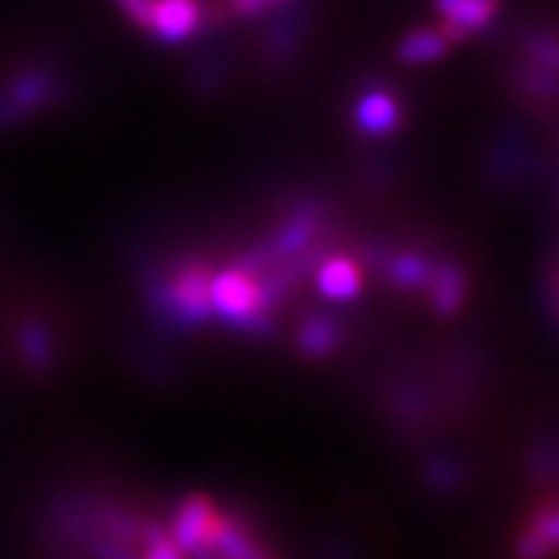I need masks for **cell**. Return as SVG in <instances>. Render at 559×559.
<instances>
[{"label": "cell", "instance_id": "obj_1", "mask_svg": "<svg viewBox=\"0 0 559 559\" xmlns=\"http://www.w3.org/2000/svg\"><path fill=\"white\" fill-rule=\"evenodd\" d=\"M209 305L234 326H252V323H261L264 289L252 271L230 267L209 283Z\"/></svg>", "mask_w": 559, "mask_h": 559}, {"label": "cell", "instance_id": "obj_2", "mask_svg": "<svg viewBox=\"0 0 559 559\" xmlns=\"http://www.w3.org/2000/svg\"><path fill=\"white\" fill-rule=\"evenodd\" d=\"M224 522L218 513L212 510V503L202 498V495H193L187 498L178 507L175 520H171V532L168 538L178 547L180 554H200V550H215V544L221 538V528Z\"/></svg>", "mask_w": 559, "mask_h": 559}, {"label": "cell", "instance_id": "obj_3", "mask_svg": "<svg viewBox=\"0 0 559 559\" xmlns=\"http://www.w3.org/2000/svg\"><path fill=\"white\" fill-rule=\"evenodd\" d=\"M209 283L205 267L202 264H187L171 277V289H168V305L175 311V318L187 320V323H200L209 318L212 305H209Z\"/></svg>", "mask_w": 559, "mask_h": 559}, {"label": "cell", "instance_id": "obj_4", "mask_svg": "<svg viewBox=\"0 0 559 559\" xmlns=\"http://www.w3.org/2000/svg\"><path fill=\"white\" fill-rule=\"evenodd\" d=\"M559 554V503H544L532 513L516 538V559H554Z\"/></svg>", "mask_w": 559, "mask_h": 559}, {"label": "cell", "instance_id": "obj_5", "mask_svg": "<svg viewBox=\"0 0 559 559\" xmlns=\"http://www.w3.org/2000/svg\"><path fill=\"white\" fill-rule=\"evenodd\" d=\"M441 13V38L460 40L473 32L485 28L488 22L498 16V3H481V0H451V3H439Z\"/></svg>", "mask_w": 559, "mask_h": 559}, {"label": "cell", "instance_id": "obj_6", "mask_svg": "<svg viewBox=\"0 0 559 559\" xmlns=\"http://www.w3.org/2000/svg\"><path fill=\"white\" fill-rule=\"evenodd\" d=\"M355 121L358 131H364L367 138H389L401 128V106L392 94L382 91H370L364 94L355 109Z\"/></svg>", "mask_w": 559, "mask_h": 559}, {"label": "cell", "instance_id": "obj_7", "mask_svg": "<svg viewBox=\"0 0 559 559\" xmlns=\"http://www.w3.org/2000/svg\"><path fill=\"white\" fill-rule=\"evenodd\" d=\"M466 289H469V280L463 274L460 264H444L439 271H432L429 277V301H432V311L441 318H451L457 314L466 301Z\"/></svg>", "mask_w": 559, "mask_h": 559}, {"label": "cell", "instance_id": "obj_8", "mask_svg": "<svg viewBox=\"0 0 559 559\" xmlns=\"http://www.w3.org/2000/svg\"><path fill=\"white\" fill-rule=\"evenodd\" d=\"M202 20V10L197 3H159L153 7V22H150V32H156L165 44H178L183 40Z\"/></svg>", "mask_w": 559, "mask_h": 559}, {"label": "cell", "instance_id": "obj_9", "mask_svg": "<svg viewBox=\"0 0 559 559\" xmlns=\"http://www.w3.org/2000/svg\"><path fill=\"white\" fill-rule=\"evenodd\" d=\"M318 289L326 299H355L360 293V271L345 259L326 261L318 271Z\"/></svg>", "mask_w": 559, "mask_h": 559}, {"label": "cell", "instance_id": "obj_10", "mask_svg": "<svg viewBox=\"0 0 559 559\" xmlns=\"http://www.w3.org/2000/svg\"><path fill=\"white\" fill-rule=\"evenodd\" d=\"M342 342V326L330 318H311L299 333V352L305 358L318 360L336 352Z\"/></svg>", "mask_w": 559, "mask_h": 559}, {"label": "cell", "instance_id": "obj_11", "mask_svg": "<svg viewBox=\"0 0 559 559\" xmlns=\"http://www.w3.org/2000/svg\"><path fill=\"white\" fill-rule=\"evenodd\" d=\"M448 40L441 38V32L436 28H419V32H411L407 38L399 44V60L404 62H432V60H441L444 53H448Z\"/></svg>", "mask_w": 559, "mask_h": 559}, {"label": "cell", "instance_id": "obj_12", "mask_svg": "<svg viewBox=\"0 0 559 559\" xmlns=\"http://www.w3.org/2000/svg\"><path fill=\"white\" fill-rule=\"evenodd\" d=\"M389 274H392V283L401 286V289H423L429 277H432V267L423 255H399V259L389 264Z\"/></svg>", "mask_w": 559, "mask_h": 559}, {"label": "cell", "instance_id": "obj_13", "mask_svg": "<svg viewBox=\"0 0 559 559\" xmlns=\"http://www.w3.org/2000/svg\"><path fill=\"white\" fill-rule=\"evenodd\" d=\"M20 345L25 360L35 367V370H44L50 358H53V342L47 336V330L38 326V323H25L20 333Z\"/></svg>", "mask_w": 559, "mask_h": 559}, {"label": "cell", "instance_id": "obj_14", "mask_svg": "<svg viewBox=\"0 0 559 559\" xmlns=\"http://www.w3.org/2000/svg\"><path fill=\"white\" fill-rule=\"evenodd\" d=\"M528 57L535 60L538 72H547V75L559 79V38H554V35L528 38Z\"/></svg>", "mask_w": 559, "mask_h": 559}, {"label": "cell", "instance_id": "obj_15", "mask_svg": "<svg viewBox=\"0 0 559 559\" xmlns=\"http://www.w3.org/2000/svg\"><path fill=\"white\" fill-rule=\"evenodd\" d=\"M183 554H180L178 547L171 544V538H168V532L165 528H159V525H150L146 528V554H143V559H180Z\"/></svg>", "mask_w": 559, "mask_h": 559}, {"label": "cell", "instance_id": "obj_16", "mask_svg": "<svg viewBox=\"0 0 559 559\" xmlns=\"http://www.w3.org/2000/svg\"><path fill=\"white\" fill-rule=\"evenodd\" d=\"M121 13L131 16L140 28H150V22H153V7H150V3H124Z\"/></svg>", "mask_w": 559, "mask_h": 559}]
</instances>
